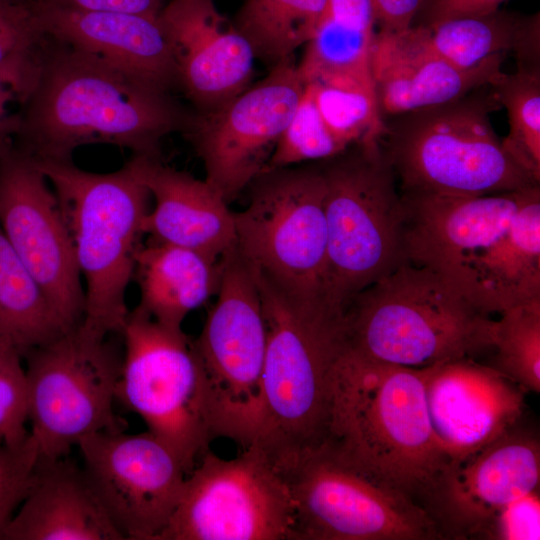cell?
Returning a JSON list of instances; mask_svg holds the SVG:
<instances>
[{
	"instance_id": "obj_9",
	"label": "cell",
	"mask_w": 540,
	"mask_h": 540,
	"mask_svg": "<svg viewBox=\"0 0 540 540\" xmlns=\"http://www.w3.org/2000/svg\"><path fill=\"white\" fill-rule=\"evenodd\" d=\"M234 213L236 247L252 270L304 304L327 303L325 182L318 165L263 170Z\"/></svg>"
},
{
	"instance_id": "obj_14",
	"label": "cell",
	"mask_w": 540,
	"mask_h": 540,
	"mask_svg": "<svg viewBox=\"0 0 540 540\" xmlns=\"http://www.w3.org/2000/svg\"><path fill=\"white\" fill-rule=\"evenodd\" d=\"M294 510L282 473L253 443L224 459L206 451L185 477L158 540H293Z\"/></svg>"
},
{
	"instance_id": "obj_8",
	"label": "cell",
	"mask_w": 540,
	"mask_h": 540,
	"mask_svg": "<svg viewBox=\"0 0 540 540\" xmlns=\"http://www.w3.org/2000/svg\"><path fill=\"white\" fill-rule=\"evenodd\" d=\"M382 138L319 161L325 182L326 301L345 311L363 289L406 262L404 206Z\"/></svg>"
},
{
	"instance_id": "obj_24",
	"label": "cell",
	"mask_w": 540,
	"mask_h": 540,
	"mask_svg": "<svg viewBox=\"0 0 540 540\" xmlns=\"http://www.w3.org/2000/svg\"><path fill=\"white\" fill-rule=\"evenodd\" d=\"M123 539L83 468L67 456L39 459L30 489L2 536V540Z\"/></svg>"
},
{
	"instance_id": "obj_7",
	"label": "cell",
	"mask_w": 540,
	"mask_h": 540,
	"mask_svg": "<svg viewBox=\"0 0 540 540\" xmlns=\"http://www.w3.org/2000/svg\"><path fill=\"white\" fill-rule=\"evenodd\" d=\"M490 93L407 112L383 136L403 194L480 196L539 184L504 148L490 122Z\"/></svg>"
},
{
	"instance_id": "obj_3",
	"label": "cell",
	"mask_w": 540,
	"mask_h": 540,
	"mask_svg": "<svg viewBox=\"0 0 540 540\" xmlns=\"http://www.w3.org/2000/svg\"><path fill=\"white\" fill-rule=\"evenodd\" d=\"M428 371L373 360L344 344L330 375L321 443L423 507L449 463L429 418Z\"/></svg>"
},
{
	"instance_id": "obj_20",
	"label": "cell",
	"mask_w": 540,
	"mask_h": 540,
	"mask_svg": "<svg viewBox=\"0 0 540 540\" xmlns=\"http://www.w3.org/2000/svg\"><path fill=\"white\" fill-rule=\"evenodd\" d=\"M426 403L437 443L450 462L516 427L524 396L497 369L463 357L429 366Z\"/></svg>"
},
{
	"instance_id": "obj_41",
	"label": "cell",
	"mask_w": 540,
	"mask_h": 540,
	"mask_svg": "<svg viewBox=\"0 0 540 540\" xmlns=\"http://www.w3.org/2000/svg\"><path fill=\"white\" fill-rule=\"evenodd\" d=\"M427 0H371L374 26L388 32L403 31Z\"/></svg>"
},
{
	"instance_id": "obj_37",
	"label": "cell",
	"mask_w": 540,
	"mask_h": 540,
	"mask_svg": "<svg viewBox=\"0 0 540 540\" xmlns=\"http://www.w3.org/2000/svg\"><path fill=\"white\" fill-rule=\"evenodd\" d=\"M539 489L499 510L480 530L476 539L538 540L540 537Z\"/></svg>"
},
{
	"instance_id": "obj_25",
	"label": "cell",
	"mask_w": 540,
	"mask_h": 540,
	"mask_svg": "<svg viewBox=\"0 0 540 540\" xmlns=\"http://www.w3.org/2000/svg\"><path fill=\"white\" fill-rule=\"evenodd\" d=\"M133 277L140 295L135 309L162 325L182 328L187 315L216 294L219 260L148 240L136 252Z\"/></svg>"
},
{
	"instance_id": "obj_39",
	"label": "cell",
	"mask_w": 540,
	"mask_h": 540,
	"mask_svg": "<svg viewBox=\"0 0 540 540\" xmlns=\"http://www.w3.org/2000/svg\"><path fill=\"white\" fill-rule=\"evenodd\" d=\"M505 0H427L411 26L431 27L452 19L493 13Z\"/></svg>"
},
{
	"instance_id": "obj_11",
	"label": "cell",
	"mask_w": 540,
	"mask_h": 540,
	"mask_svg": "<svg viewBox=\"0 0 540 540\" xmlns=\"http://www.w3.org/2000/svg\"><path fill=\"white\" fill-rule=\"evenodd\" d=\"M277 468L293 503V540L443 538L423 506L324 444Z\"/></svg>"
},
{
	"instance_id": "obj_5",
	"label": "cell",
	"mask_w": 540,
	"mask_h": 540,
	"mask_svg": "<svg viewBox=\"0 0 540 540\" xmlns=\"http://www.w3.org/2000/svg\"><path fill=\"white\" fill-rule=\"evenodd\" d=\"M32 161L53 187L85 280L81 326L101 336L121 334L130 312L126 291L150 210L148 189L130 161L108 173L81 169L72 160Z\"/></svg>"
},
{
	"instance_id": "obj_16",
	"label": "cell",
	"mask_w": 540,
	"mask_h": 540,
	"mask_svg": "<svg viewBox=\"0 0 540 540\" xmlns=\"http://www.w3.org/2000/svg\"><path fill=\"white\" fill-rule=\"evenodd\" d=\"M0 224L64 328L79 325L85 293L59 202L46 176L15 148L0 158Z\"/></svg>"
},
{
	"instance_id": "obj_40",
	"label": "cell",
	"mask_w": 540,
	"mask_h": 540,
	"mask_svg": "<svg viewBox=\"0 0 540 540\" xmlns=\"http://www.w3.org/2000/svg\"><path fill=\"white\" fill-rule=\"evenodd\" d=\"M43 4L89 12H111L158 17L165 0H40Z\"/></svg>"
},
{
	"instance_id": "obj_4",
	"label": "cell",
	"mask_w": 540,
	"mask_h": 540,
	"mask_svg": "<svg viewBox=\"0 0 540 540\" xmlns=\"http://www.w3.org/2000/svg\"><path fill=\"white\" fill-rule=\"evenodd\" d=\"M254 274L267 333L263 418L254 443L278 466L323 442L330 375L345 344L344 312L293 301Z\"/></svg>"
},
{
	"instance_id": "obj_31",
	"label": "cell",
	"mask_w": 540,
	"mask_h": 540,
	"mask_svg": "<svg viewBox=\"0 0 540 540\" xmlns=\"http://www.w3.org/2000/svg\"><path fill=\"white\" fill-rule=\"evenodd\" d=\"M508 114L506 151L540 181V73L539 66L518 64L514 74L502 73L492 84Z\"/></svg>"
},
{
	"instance_id": "obj_22",
	"label": "cell",
	"mask_w": 540,
	"mask_h": 540,
	"mask_svg": "<svg viewBox=\"0 0 540 540\" xmlns=\"http://www.w3.org/2000/svg\"><path fill=\"white\" fill-rule=\"evenodd\" d=\"M30 5L44 34L158 89L172 93L178 87L176 64L158 17Z\"/></svg>"
},
{
	"instance_id": "obj_17",
	"label": "cell",
	"mask_w": 540,
	"mask_h": 540,
	"mask_svg": "<svg viewBox=\"0 0 540 540\" xmlns=\"http://www.w3.org/2000/svg\"><path fill=\"white\" fill-rule=\"evenodd\" d=\"M77 447L92 488L124 539L158 540L187 475L172 451L148 431H101Z\"/></svg>"
},
{
	"instance_id": "obj_38",
	"label": "cell",
	"mask_w": 540,
	"mask_h": 540,
	"mask_svg": "<svg viewBox=\"0 0 540 540\" xmlns=\"http://www.w3.org/2000/svg\"><path fill=\"white\" fill-rule=\"evenodd\" d=\"M44 36L30 4L0 0V65L35 48Z\"/></svg>"
},
{
	"instance_id": "obj_30",
	"label": "cell",
	"mask_w": 540,
	"mask_h": 540,
	"mask_svg": "<svg viewBox=\"0 0 540 540\" xmlns=\"http://www.w3.org/2000/svg\"><path fill=\"white\" fill-rule=\"evenodd\" d=\"M306 85L325 124L347 147L385 134L373 79H332Z\"/></svg>"
},
{
	"instance_id": "obj_27",
	"label": "cell",
	"mask_w": 540,
	"mask_h": 540,
	"mask_svg": "<svg viewBox=\"0 0 540 540\" xmlns=\"http://www.w3.org/2000/svg\"><path fill=\"white\" fill-rule=\"evenodd\" d=\"M329 13V0H246L232 21L269 69L293 59Z\"/></svg>"
},
{
	"instance_id": "obj_21",
	"label": "cell",
	"mask_w": 540,
	"mask_h": 540,
	"mask_svg": "<svg viewBox=\"0 0 540 540\" xmlns=\"http://www.w3.org/2000/svg\"><path fill=\"white\" fill-rule=\"evenodd\" d=\"M505 57L499 53L461 68L429 46L420 26L398 32L375 30L371 74L381 115L441 105L491 85L503 73Z\"/></svg>"
},
{
	"instance_id": "obj_2",
	"label": "cell",
	"mask_w": 540,
	"mask_h": 540,
	"mask_svg": "<svg viewBox=\"0 0 540 540\" xmlns=\"http://www.w3.org/2000/svg\"><path fill=\"white\" fill-rule=\"evenodd\" d=\"M406 262L483 314L540 298V186L480 196L401 194Z\"/></svg>"
},
{
	"instance_id": "obj_34",
	"label": "cell",
	"mask_w": 540,
	"mask_h": 540,
	"mask_svg": "<svg viewBox=\"0 0 540 540\" xmlns=\"http://www.w3.org/2000/svg\"><path fill=\"white\" fill-rule=\"evenodd\" d=\"M28 382L20 352L0 337V441L19 443L30 434Z\"/></svg>"
},
{
	"instance_id": "obj_35",
	"label": "cell",
	"mask_w": 540,
	"mask_h": 540,
	"mask_svg": "<svg viewBox=\"0 0 540 540\" xmlns=\"http://www.w3.org/2000/svg\"><path fill=\"white\" fill-rule=\"evenodd\" d=\"M41 44L0 65V158L14 148L17 113L36 78Z\"/></svg>"
},
{
	"instance_id": "obj_23",
	"label": "cell",
	"mask_w": 540,
	"mask_h": 540,
	"mask_svg": "<svg viewBox=\"0 0 540 540\" xmlns=\"http://www.w3.org/2000/svg\"><path fill=\"white\" fill-rule=\"evenodd\" d=\"M129 161L154 201L143 222L150 241L190 249L214 260L236 246L234 213L205 179L157 157L133 155Z\"/></svg>"
},
{
	"instance_id": "obj_43",
	"label": "cell",
	"mask_w": 540,
	"mask_h": 540,
	"mask_svg": "<svg viewBox=\"0 0 540 540\" xmlns=\"http://www.w3.org/2000/svg\"><path fill=\"white\" fill-rule=\"evenodd\" d=\"M12 3H18V4H31L34 2H38L40 0H5Z\"/></svg>"
},
{
	"instance_id": "obj_36",
	"label": "cell",
	"mask_w": 540,
	"mask_h": 540,
	"mask_svg": "<svg viewBox=\"0 0 540 540\" xmlns=\"http://www.w3.org/2000/svg\"><path fill=\"white\" fill-rule=\"evenodd\" d=\"M38 461L31 434L19 443L0 441V540L30 489Z\"/></svg>"
},
{
	"instance_id": "obj_32",
	"label": "cell",
	"mask_w": 540,
	"mask_h": 540,
	"mask_svg": "<svg viewBox=\"0 0 540 540\" xmlns=\"http://www.w3.org/2000/svg\"><path fill=\"white\" fill-rule=\"evenodd\" d=\"M492 320L493 368L524 391H540V298L515 305Z\"/></svg>"
},
{
	"instance_id": "obj_1",
	"label": "cell",
	"mask_w": 540,
	"mask_h": 540,
	"mask_svg": "<svg viewBox=\"0 0 540 540\" xmlns=\"http://www.w3.org/2000/svg\"><path fill=\"white\" fill-rule=\"evenodd\" d=\"M195 118L171 92L45 34L14 148L35 161H69L88 144L160 158L161 141L187 133Z\"/></svg>"
},
{
	"instance_id": "obj_42",
	"label": "cell",
	"mask_w": 540,
	"mask_h": 540,
	"mask_svg": "<svg viewBox=\"0 0 540 540\" xmlns=\"http://www.w3.org/2000/svg\"><path fill=\"white\" fill-rule=\"evenodd\" d=\"M329 15L353 26L375 30L371 0H329Z\"/></svg>"
},
{
	"instance_id": "obj_6",
	"label": "cell",
	"mask_w": 540,
	"mask_h": 540,
	"mask_svg": "<svg viewBox=\"0 0 540 540\" xmlns=\"http://www.w3.org/2000/svg\"><path fill=\"white\" fill-rule=\"evenodd\" d=\"M492 320L431 270L404 262L348 304L345 345L373 360L423 368L491 347Z\"/></svg>"
},
{
	"instance_id": "obj_13",
	"label": "cell",
	"mask_w": 540,
	"mask_h": 540,
	"mask_svg": "<svg viewBox=\"0 0 540 540\" xmlns=\"http://www.w3.org/2000/svg\"><path fill=\"white\" fill-rule=\"evenodd\" d=\"M108 337L79 324L23 356L40 460L66 457L89 435L124 430L113 410L122 357Z\"/></svg>"
},
{
	"instance_id": "obj_29",
	"label": "cell",
	"mask_w": 540,
	"mask_h": 540,
	"mask_svg": "<svg viewBox=\"0 0 540 540\" xmlns=\"http://www.w3.org/2000/svg\"><path fill=\"white\" fill-rule=\"evenodd\" d=\"M375 30L339 21L327 14L306 43L298 72L306 84L332 79H372Z\"/></svg>"
},
{
	"instance_id": "obj_26",
	"label": "cell",
	"mask_w": 540,
	"mask_h": 540,
	"mask_svg": "<svg viewBox=\"0 0 540 540\" xmlns=\"http://www.w3.org/2000/svg\"><path fill=\"white\" fill-rule=\"evenodd\" d=\"M421 28L429 46L461 68H471L508 51L515 52L518 64L539 66L538 13L527 17L498 9Z\"/></svg>"
},
{
	"instance_id": "obj_28",
	"label": "cell",
	"mask_w": 540,
	"mask_h": 540,
	"mask_svg": "<svg viewBox=\"0 0 540 540\" xmlns=\"http://www.w3.org/2000/svg\"><path fill=\"white\" fill-rule=\"evenodd\" d=\"M64 331L0 224V337L23 357Z\"/></svg>"
},
{
	"instance_id": "obj_33",
	"label": "cell",
	"mask_w": 540,
	"mask_h": 540,
	"mask_svg": "<svg viewBox=\"0 0 540 540\" xmlns=\"http://www.w3.org/2000/svg\"><path fill=\"white\" fill-rule=\"evenodd\" d=\"M347 148L325 124L312 91L306 85L303 96L279 138L265 169L295 166L309 161H323Z\"/></svg>"
},
{
	"instance_id": "obj_18",
	"label": "cell",
	"mask_w": 540,
	"mask_h": 540,
	"mask_svg": "<svg viewBox=\"0 0 540 540\" xmlns=\"http://www.w3.org/2000/svg\"><path fill=\"white\" fill-rule=\"evenodd\" d=\"M540 446L512 428L479 449L450 461L424 508L443 538L476 539L503 507L539 489Z\"/></svg>"
},
{
	"instance_id": "obj_10",
	"label": "cell",
	"mask_w": 540,
	"mask_h": 540,
	"mask_svg": "<svg viewBox=\"0 0 540 540\" xmlns=\"http://www.w3.org/2000/svg\"><path fill=\"white\" fill-rule=\"evenodd\" d=\"M121 335L116 400L142 418L188 474L215 439L195 340L182 328L162 325L136 309L129 312Z\"/></svg>"
},
{
	"instance_id": "obj_12",
	"label": "cell",
	"mask_w": 540,
	"mask_h": 540,
	"mask_svg": "<svg viewBox=\"0 0 540 540\" xmlns=\"http://www.w3.org/2000/svg\"><path fill=\"white\" fill-rule=\"evenodd\" d=\"M217 299L195 345L215 438L245 449L260 432L266 323L255 274L235 246L219 259Z\"/></svg>"
},
{
	"instance_id": "obj_15",
	"label": "cell",
	"mask_w": 540,
	"mask_h": 540,
	"mask_svg": "<svg viewBox=\"0 0 540 540\" xmlns=\"http://www.w3.org/2000/svg\"><path fill=\"white\" fill-rule=\"evenodd\" d=\"M291 59L208 113L196 112L184 136L205 169V180L228 203L265 169L304 90Z\"/></svg>"
},
{
	"instance_id": "obj_19",
	"label": "cell",
	"mask_w": 540,
	"mask_h": 540,
	"mask_svg": "<svg viewBox=\"0 0 540 540\" xmlns=\"http://www.w3.org/2000/svg\"><path fill=\"white\" fill-rule=\"evenodd\" d=\"M159 22L181 88L198 113L214 111L249 87L255 56L213 0H171Z\"/></svg>"
}]
</instances>
